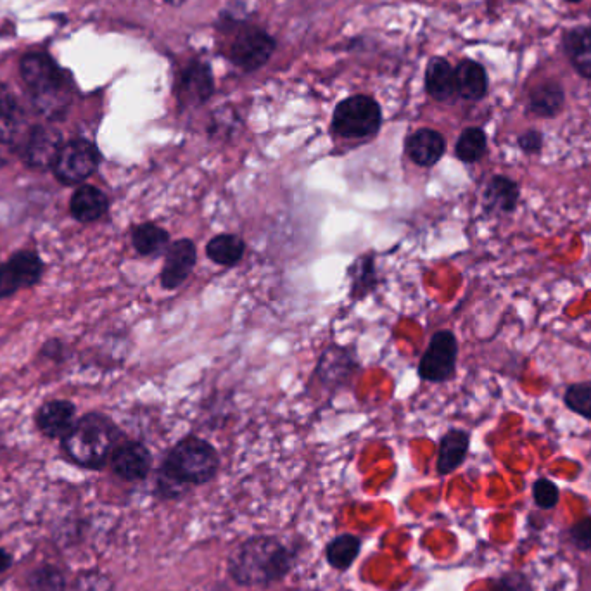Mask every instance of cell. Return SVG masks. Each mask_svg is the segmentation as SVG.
Masks as SVG:
<instances>
[{"label": "cell", "instance_id": "1", "mask_svg": "<svg viewBox=\"0 0 591 591\" xmlns=\"http://www.w3.org/2000/svg\"><path fill=\"white\" fill-rule=\"evenodd\" d=\"M220 458L208 441L187 436L173 446L159 471L158 486L166 496H177L187 484L208 483L217 474Z\"/></svg>", "mask_w": 591, "mask_h": 591}, {"label": "cell", "instance_id": "2", "mask_svg": "<svg viewBox=\"0 0 591 591\" xmlns=\"http://www.w3.org/2000/svg\"><path fill=\"white\" fill-rule=\"evenodd\" d=\"M118 429L104 415H85L64 436V453L83 469H101L113 455Z\"/></svg>", "mask_w": 591, "mask_h": 591}, {"label": "cell", "instance_id": "3", "mask_svg": "<svg viewBox=\"0 0 591 591\" xmlns=\"http://www.w3.org/2000/svg\"><path fill=\"white\" fill-rule=\"evenodd\" d=\"M289 553L272 538H256L244 543L230 560L232 576L242 585H263L286 574Z\"/></svg>", "mask_w": 591, "mask_h": 591}, {"label": "cell", "instance_id": "4", "mask_svg": "<svg viewBox=\"0 0 591 591\" xmlns=\"http://www.w3.org/2000/svg\"><path fill=\"white\" fill-rule=\"evenodd\" d=\"M21 75L28 89L32 90L33 101L40 113L47 118L63 115L70 102V92L66 78L51 59L44 54L26 56L21 63Z\"/></svg>", "mask_w": 591, "mask_h": 591}, {"label": "cell", "instance_id": "5", "mask_svg": "<svg viewBox=\"0 0 591 591\" xmlns=\"http://www.w3.org/2000/svg\"><path fill=\"white\" fill-rule=\"evenodd\" d=\"M381 125V106L369 96L344 99L337 104L332 118V130L343 139H369L381 130Z\"/></svg>", "mask_w": 591, "mask_h": 591}, {"label": "cell", "instance_id": "6", "mask_svg": "<svg viewBox=\"0 0 591 591\" xmlns=\"http://www.w3.org/2000/svg\"><path fill=\"white\" fill-rule=\"evenodd\" d=\"M458 341L452 331H439L431 337L419 362V377L422 381L446 382L457 370Z\"/></svg>", "mask_w": 591, "mask_h": 591}, {"label": "cell", "instance_id": "7", "mask_svg": "<svg viewBox=\"0 0 591 591\" xmlns=\"http://www.w3.org/2000/svg\"><path fill=\"white\" fill-rule=\"evenodd\" d=\"M99 166V151L87 140H73L59 153L54 165L56 177L63 184H80L96 172Z\"/></svg>", "mask_w": 591, "mask_h": 591}, {"label": "cell", "instance_id": "8", "mask_svg": "<svg viewBox=\"0 0 591 591\" xmlns=\"http://www.w3.org/2000/svg\"><path fill=\"white\" fill-rule=\"evenodd\" d=\"M197 263V248L192 239H178L172 242L165 253V263L161 270V286L168 291H175L184 286L191 277Z\"/></svg>", "mask_w": 591, "mask_h": 591}, {"label": "cell", "instance_id": "9", "mask_svg": "<svg viewBox=\"0 0 591 591\" xmlns=\"http://www.w3.org/2000/svg\"><path fill=\"white\" fill-rule=\"evenodd\" d=\"M275 44L270 35L261 30H246L237 37L236 42L230 47V59L232 63L242 70H258L267 63L268 58L274 52Z\"/></svg>", "mask_w": 591, "mask_h": 591}, {"label": "cell", "instance_id": "10", "mask_svg": "<svg viewBox=\"0 0 591 591\" xmlns=\"http://www.w3.org/2000/svg\"><path fill=\"white\" fill-rule=\"evenodd\" d=\"M61 134L51 127H35L26 135L23 159L33 170H45L56 165L61 153Z\"/></svg>", "mask_w": 591, "mask_h": 591}, {"label": "cell", "instance_id": "11", "mask_svg": "<svg viewBox=\"0 0 591 591\" xmlns=\"http://www.w3.org/2000/svg\"><path fill=\"white\" fill-rule=\"evenodd\" d=\"M111 467L116 476L125 481H140L151 471L153 457L142 443L128 441L115 448L111 455Z\"/></svg>", "mask_w": 591, "mask_h": 591}, {"label": "cell", "instance_id": "12", "mask_svg": "<svg viewBox=\"0 0 591 591\" xmlns=\"http://www.w3.org/2000/svg\"><path fill=\"white\" fill-rule=\"evenodd\" d=\"M521 199V187L514 178L505 175L491 177L483 191V210L488 215H510L517 210Z\"/></svg>", "mask_w": 591, "mask_h": 591}, {"label": "cell", "instance_id": "13", "mask_svg": "<svg viewBox=\"0 0 591 591\" xmlns=\"http://www.w3.org/2000/svg\"><path fill=\"white\" fill-rule=\"evenodd\" d=\"M405 151L415 165L431 168L445 156V137L431 128H420L408 137L405 142Z\"/></svg>", "mask_w": 591, "mask_h": 591}, {"label": "cell", "instance_id": "14", "mask_svg": "<svg viewBox=\"0 0 591 591\" xmlns=\"http://www.w3.org/2000/svg\"><path fill=\"white\" fill-rule=\"evenodd\" d=\"M213 77L208 66L199 61L189 64L178 83V97L185 106H199L213 94Z\"/></svg>", "mask_w": 591, "mask_h": 591}, {"label": "cell", "instance_id": "15", "mask_svg": "<svg viewBox=\"0 0 591 591\" xmlns=\"http://www.w3.org/2000/svg\"><path fill=\"white\" fill-rule=\"evenodd\" d=\"M469 446H471V434L464 429H450L439 443V474L448 476V474L457 471L458 467L465 462Z\"/></svg>", "mask_w": 591, "mask_h": 591}, {"label": "cell", "instance_id": "16", "mask_svg": "<svg viewBox=\"0 0 591 591\" xmlns=\"http://www.w3.org/2000/svg\"><path fill=\"white\" fill-rule=\"evenodd\" d=\"M37 424L47 438H64L75 426V407L68 401H52L42 407Z\"/></svg>", "mask_w": 591, "mask_h": 591}, {"label": "cell", "instance_id": "17", "mask_svg": "<svg viewBox=\"0 0 591 591\" xmlns=\"http://www.w3.org/2000/svg\"><path fill=\"white\" fill-rule=\"evenodd\" d=\"M108 197L96 187H80L71 197V213L78 222H96L108 211Z\"/></svg>", "mask_w": 591, "mask_h": 591}, {"label": "cell", "instance_id": "18", "mask_svg": "<svg viewBox=\"0 0 591 591\" xmlns=\"http://www.w3.org/2000/svg\"><path fill=\"white\" fill-rule=\"evenodd\" d=\"M350 277V298L353 301L367 298L379 286V274L375 267L374 255H363L356 258L348 268Z\"/></svg>", "mask_w": 591, "mask_h": 591}, {"label": "cell", "instance_id": "19", "mask_svg": "<svg viewBox=\"0 0 591 591\" xmlns=\"http://www.w3.org/2000/svg\"><path fill=\"white\" fill-rule=\"evenodd\" d=\"M455 85H457L458 96L479 101L488 92V77L481 64L476 61H462L455 70Z\"/></svg>", "mask_w": 591, "mask_h": 591}, {"label": "cell", "instance_id": "20", "mask_svg": "<svg viewBox=\"0 0 591 591\" xmlns=\"http://www.w3.org/2000/svg\"><path fill=\"white\" fill-rule=\"evenodd\" d=\"M358 369V362H356L355 353L348 350V348H341L337 350V367H334L331 356L327 355V351L320 356L318 362L317 375L325 384H332L339 388L341 384H346L353 377L355 370Z\"/></svg>", "mask_w": 591, "mask_h": 591}, {"label": "cell", "instance_id": "21", "mask_svg": "<svg viewBox=\"0 0 591 591\" xmlns=\"http://www.w3.org/2000/svg\"><path fill=\"white\" fill-rule=\"evenodd\" d=\"M23 113L18 102L0 85V142L13 147L18 144L23 130Z\"/></svg>", "mask_w": 591, "mask_h": 591}, {"label": "cell", "instance_id": "22", "mask_svg": "<svg viewBox=\"0 0 591 591\" xmlns=\"http://www.w3.org/2000/svg\"><path fill=\"white\" fill-rule=\"evenodd\" d=\"M244 253L246 242L236 234H218L206 244V256L220 267H236L244 258Z\"/></svg>", "mask_w": 591, "mask_h": 591}, {"label": "cell", "instance_id": "23", "mask_svg": "<svg viewBox=\"0 0 591 591\" xmlns=\"http://www.w3.org/2000/svg\"><path fill=\"white\" fill-rule=\"evenodd\" d=\"M426 87L436 101H450L457 94L455 71L446 59L436 58L427 66Z\"/></svg>", "mask_w": 591, "mask_h": 591}, {"label": "cell", "instance_id": "24", "mask_svg": "<svg viewBox=\"0 0 591 591\" xmlns=\"http://www.w3.org/2000/svg\"><path fill=\"white\" fill-rule=\"evenodd\" d=\"M132 242L137 253L142 256L165 255L172 244L170 234L156 223H140L132 230Z\"/></svg>", "mask_w": 591, "mask_h": 591}, {"label": "cell", "instance_id": "25", "mask_svg": "<svg viewBox=\"0 0 591 591\" xmlns=\"http://www.w3.org/2000/svg\"><path fill=\"white\" fill-rule=\"evenodd\" d=\"M564 90L557 83H543L533 90L529 99V109L540 118H553L564 108Z\"/></svg>", "mask_w": 591, "mask_h": 591}, {"label": "cell", "instance_id": "26", "mask_svg": "<svg viewBox=\"0 0 591 591\" xmlns=\"http://www.w3.org/2000/svg\"><path fill=\"white\" fill-rule=\"evenodd\" d=\"M566 49L574 68L591 80V28H581L569 33Z\"/></svg>", "mask_w": 591, "mask_h": 591}, {"label": "cell", "instance_id": "27", "mask_svg": "<svg viewBox=\"0 0 591 591\" xmlns=\"http://www.w3.org/2000/svg\"><path fill=\"white\" fill-rule=\"evenodd\" d=\"M486 151H488V137L484 134V130L477 127L465 128L455 146L457 158L467 165L481 161Z\"/></svg>", "mask_w": 591, "mask_h": 591}, {"label": "cell", "instance_id": "28", "mask_svg": "<svg viewBox=\"0 0 591 591\" xmlns=\"http://www.w3.org/2000/svg\"><path fill=\"white\" fill-rule=\"evenodd\" d=\"M28 591H68V579L58 566L42 564L26 576Z\"/></svg>", "mask_w": 591, "mask_h": 591}, {"label": "cell", "instance_id": "29", "mask_svg": "<svg viewBox=\"0 0 591 591\" xmlns=\"http://www.w3.org/2000/svg\"><path fill=\"white\" fill-rule=\"evenodd\" d=\"M358 552H360V541L351 534H344L329 545L327 559L336 569H346L356 559Z\"/></svg>", "mask_w": 591, "mask_h": 591}, {"label": "cell", "instance_id": "30", "mask_svg": "<svg viewBox=\"0 0 591 591\" xmlns=\"http://www.w3.org/2000/svg\"><path fill=\"white\" fill-rule=\"evenodd\" d=\"M564 403L574 414L591 420V381L571 384L564 393Z\"/></svg>", "mask_w": 591, "mask_h": 591}, {"label": "cell", "instance_id": "31", "mask_svg": "<svg viewBox=\"0 0 591 591\" xmlns=\"http://www.w3.org/2000/svg\"><path fill=\"white\" fill-rule=\"evenodd\" d=\"M68 591H116V586L108 574L90 569L80 572L77 578L73 579Z\"/></svg>", "mask_w": 591, "mask_h": 591}, {"label": "cell", "instance_id": "32", "mask_svg": "<svg viewBox=\"0 0 591 591\" xmlns=\"http://www.w3.org/2000/svg\"><path fill=\"white\" fill-rule=\"evenodd\" d=\"M11 265L16 268V272L20 274L23 286H32L42 275V263H40L37 256L32 253H18V255L11 258Z\"/></svg>", "mask_w": 591, "mask_h": 591}, {"label": "cell", "instance_id": "33", "mask_svg": "<svg viewBox=\"0 0 591 591\" xmlns=\"http://www.w3.org/2000/svg\"><path fill=\"white\" fill-rule=\"evenodd\" d=\"M533 496L538 507L550 510L559 503L560 491L553 481H550L547 477H541L533 484Z\"/></svg>", "mask_w": 591, "mask_h": 591}, {"label": "cell", "instance_id": "34", "mask_svg": "<svg viewBox=\"0 0 591 591\" xmlns=\"http://www.w3.org/2000/svg\"><path fill=\"white\" fill-rule=\"evenodd\" d=\"M20 287H23L21 277L16 268L11 265V261H7L6 265L0 267V298H6L11 294L16 293Z\"/></svg>", "mask_w": 591, "mask_h": 591}, {"label": "cell", "instance_id": "35", "mask_svg": "<svg viewBox=\"0 0 591 591\" xmlns=\"http://www.w3.org/2000/svg\"><path fill=\"white\" fill-rule=\"evenodd\" d=\"M571 540L579 550H591V517H585L572 526Z\"/></svg>", "mask_w": 591, "mask_h": 591}, {"label": "cell", "instance_id": "36", "mask_svg": "<svg viewBox=\"0 0 591 591\" xmlns=\"http://www.w3.org/2000/svg\"><path fill=\"white\" fill-rule=\"evenodd\" d=\"M517 144L521 147V151L528 156H536L543 151V134L538 130H528L517 139Z\"/></svg>", "mask_w": 591, "mask_h": 591}, {"label": "cell", "instance_id": "37", "mask_svg": "<svg viewBox=\"0 0 591 591\" xmlns=\"http://www.w3.org/2000/svg\"><path fill=\"white\" fill-rule=\"evenodd\" d=\"M503 591H533L529 588L526 578L521 576H512L503 583Z\"/></svg>", "mask_w": 591, "mask_h": 591}, {"label": "cell", "instance_id": "38", "mask_svg": "<svg viewBox=\"0 0 591 591\" xmlns=\"http://www.w3.org/2000/svg\"><path fill=\"white\" fill-rule=\"evenodd\" d=\"M14 557L6 548H0V574L9 571L13 567Z\"/></svg>", "mask_w": 591, "mask_h": 591}, {"label": "cell", "instance_id": "39", "mask_svg": "<svg viewBox=\"0 0 591 591\" xmlns=\"http://www.w3.org/2000/svg\"><path fill=\"white\" fill-rule=\"evenodd\" d=\"M11 151H13V147L6 146V144L0 142V166L6 165L7 158H9Z\"/></svg>", "mask_w": 591, "mask_h": 591}, {"label": "cell", "instance_id": "40", "mask_svg": "<svg viewBox=\"0 0 591 591\" xmlns=\"http://www.w3.org/2000/svg\"><path fill=\"white\" fill-rule=\"evenodd\" d=\"M168 4H173V6H178V4H182L185 0H165Z\"/></svg>", "mask_w": 591, "mask_h": 591}, {"label": "cell", "instance_id": "41", "mask_svg": "<svg viewBox=\"0 0 591 591\" xmlns=\"http://www.w3.org/2000/svg\"><path fill=\"white\" fill-rule=\"evenodd\" d=\"M567 2H579V0H567Z\"/></svg>", "mask_w": 591, "mask_h": 591}]
</instances>
